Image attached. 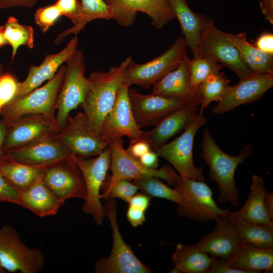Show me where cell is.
Wrapping results in <instances>:
<instances>
[{
	"instance_id": "obj_1",
	"label": "cell",
	"mask_w": 273,
	"mask_h": 273,
	"mask_svg": "<svg viewBox=\"0 0 273 273\" xmlns=\"http://www.w3.org/2000/svg\"><path fill=\"white\" fill-rule=\"evenodd\" d=\"M201 146V157L210 169L209 179L218 185L220 202H230L237 207L240 193L235 180V171L239 164L252 155V145H244L238 155H230L220 149L210 130L205 128L203 131Z\"/></svg>"
},
{
	"instance_id": "obj_2",
	"label": "cell",
	"mask_w": 273,
	"mask_h": 273,
	"mask_svg": "<svg viewBox=\"0 0 273 273\" xmlns=\"http://www.w3.org/2000/svg\"><path fill=\"white\" fill-rule=\"evenodd\" d=\"M131 60L128 56L119 66H111L107 72L95 71L87 77L89 88L80 107L90 125L100 134L102 123L114 105Z\"/></svg>"
},
{
	"instance_id": "obj_3",
	"label": "cell",
	"mask_w": 273,
	"mask_h": 273,
	"mask_svg": "<svg viewBox=\"0 0 273 273\" xmlns=\"http://www.w3.org/2000/svg\"><path fill=\"white\" fill-rule=\"evenodd\" d=\"M66 65L60 67L43 86L13 99L1 109V120L7 125L28 115H42L55 120L57 95L62 84Z\"/></svg>"
},
{
	"instance_id": "obj_4",
	"label": "cell",
	"mask_w": 273,
	"mask_h": 273,
	"mask_svg": "<svg viewBox=\"0 0 273 273\" xmlns=\"http://www.w3.org/2000/svg\"><path fill=\"white\" fill-rule=\"evenodd\" d=\"M122 138L115 139L109 144L111 151V174H107L102 185L101 192L123 179L133 180L143 177H156L166 181L172 186L179 178L175 170L169 164L160 169H152L144 165L139 160L130 155L124 148Z\"/></svg>"
},
{
	"instance_id": "obj_5",
	"label": "cell",
	"mask_w": 273,
	"mask_h": 273,
	"mask_svg": "<svg viewBox=\"0 0 273 273\" xmlns=\"http://www.w3.org/2000/svg\"><path fill=\"white\" fill-rule=\"evenodd\" d=\"M105 216L109 220L112 230L113 245L107 257L98 259L94 265L96 273H150L152 270L133 253L120 232L115 199L108 198L103 205Z\"/></svg>"
},
{
	"instance_id": "obj_6",
	"label": "cell",
	"mask_w": 273,
	"mask_h": 273,
	"mask_svg": "<svg viewBox=\"0 0 273 273\" xmlns=\"http://www.w3.org/2000/svg\"><path fill=\"white\" fill-rule=\"evenodd\" d=\"M85 71L83 54L81 50H76L67 62L64 80L56 99L55 123L58 132L66 125L70 112L84 100L89 86Z\"/></svg>"
},
{
	"instance_id": "obj_7",
	"label": "cell",
	"mask_w": 273,
	"mask_h": 273,
	"mask_svg": "<svg viewBox=\"0 0 273 273\" xmlns=\"http://www.w3.org/2000/svg\"><path fill=\"white\" fill-rule=\"evenodd\" d=\"M186 48L184 37L179 36L165 52L148 62L138 64L131 60L123 83L128 87L134 84L144 88L153 86L178 67L187 56Z\"/></svg>"
},
{
	"instance_id": "obj_8",
	"label": "cell",
	"mask_w": 273,
	"mask_h": 273,
	"mask_svg": "<svg viewBox=\"0 0 273 273\" xmlns=\"http://www.w3.org/2000/svg\"><path fill=\"white\" fill-rule=\"evenodd\" d=\"M111 151L108 146L95 158L72 156L71 160L80 170L86 190L82 207L83 212L92 216L97 224L101 225L105 217L100 199L102 185L110 167Z\"/></svg>"
},
{
	"instance_id": "obj_9",
	"label": "cell",
	"mask_w": 273,
	"mask_h": 273,
	"mask_svg": "<svg viewBox=\"0 0 273 273\" xmlns=\"http://www.w3.org/2000/svg\"><path fill=\"white\" fill-rule=\"evenodd\" d=\"M183 196V204L177 205L179 215L204 222L214 220L218 216H226L230 208H219L213 198V192L203 181L179 178L173 185Z\"/></svg>"
},
{
	"instance_id": "obj_10",
	"label": "cell",
	"mask_w": 273,
	"mask_h": 273,
	"mask_svg": "<svg viewBox=\"0 0 273 273\" xmlns=\"http://www.w3.org/2000/svg\"><path fill=\"white\" fill-rule=\"evenodd\" d=\"M206 122L203 114L198 113L180 135L156 152L159 157L166 159L172 165L181 178L204 180L203 168L197 167L194 163L193 148L197 131Z\"/></svg>"
},
{
	"instance_id": "obj_11",
	"label": "cell",
	"mask_w": 273,
	"mask_h": 273,
	"mask_svg": "<svg viewBox=\"0 0 273 273\" xmlns=\"http://www.w3.org/2000/svg\"><path fill=\"white\" fill-rule=\"evenodd\" d=\"M0 263L11 272L38 273L44 265L41 250L24 244L15 228L10 225L0 228Z\"/></svg>"
},
{
	"instance_id": "obj_12",
	"label": "cell",
	"mask_w": 273,
	"mask_h": 273,
	"mask_svg": "<svg viewBox=\"0 0 273 273\" xmlns=\"http://www.w3.org/2000/svg\"><path fill=\"white\" fill-rule=\"evenodd\" d=\"M198 54L229 68L241 79L254 73L243 61L237 49L218 29L212 19L207 18L201 34Z\"/></svg>"
},
{
	"instance_id": "obj_13",
	"label": "cell",
	"mask_w": 273,
	"mask_h": 273,
	"mask_svg": "<svg viewBox=\"0 0 273 273\" xmlns=\"http://www.w3.org/2000/svg\"><path fill=\"white\" fill-rule=\"evenodd\" d=\"M54 135L72 156H97L109 146L90 125L83 112L69 117L65 126Z\"/></svg>"
},
{
	"instance_id": "obj_14",
	"label": "cell",
	"mask_w": 273,
	"mask_h": 273,
	"mask_svg": "<svg viewBox=\"0 0 273 273\" xmlns=\"http://www.w3.org/2000/svg\"><path fill=\"white\" fill-rule=\"evenodd\" d=\"M123 83L120 86L114 105L105 117L100 134L108 145L113 140L126 136L130 142L142 139L144 131L137 125L130 103L128 89Z\"/></svg>"
},
{
	"instance_id": "obj_15",
	"label": "cell",
	"mask_w": 273,
	"mask_h": 273,
	"mask_svg": "<svg viewBox=\"0 0 273 273\" xmlns=\"http://www.w3.org/2000/svg\"><path fill=\"white\" fill-rule=\"evenodd\" d=\"M104 1L112 9L113 19L122 27L131 26L135 20L138 12L149 16L152 24L158 29L175 18L168 0Z\"/></svg>"
},
{
	"instance_id": "obj_16",
	"label": "cell",
	"mask_w": 273,
	"mask_h": 273,
	"mask_svg": "<svg viewBox=\"0 0 273 273\" xmlns=\"http://www.w3.org/2000/svg\"><path fill=\"white\" fill-rule=\"evenodd\" d=\"M54 134L6 151L4 154L21 163L33 166L48 167L71 159L72 155Z\"/></svg>"
},
{
	"instance_id": "obj_17",
	"label": "cell",
	"mask_w": 273,
	"mask_h": 273,
	"mask_svg": "<svg viewBox=\"0 0 273 273\" xmlns=\"http://www.w3.org/2000/svg\"><path fill=\"white\" fill-rule=\"evenodd\" d=\"M42 179L64 202L71 198L84 200L86 198V190L82 174L71 159L47 167Z\"/></svg>"
},
{
	"instance_id": "obj_18",
	"label": "cell",
	"mask_w": 273,
	"mask_h": 273,
	"mask_svg": "<svg viewBox=\"0 0 273 273\" xmlns=\"http://www.w3.org/2000/svg\"><path fill=\"white\" fill-rule=\"evenodd\" d=\"M228 85L223 97L213 108L215 114L222 115L237 107L260 99L273 86V75L254 74Z\"/></svg>"
},
{
	"instance_id": "obj_19",
	"label": "cell",
	"mask_w": 273,
	"mask_h": 273,
	"mask_svg": "<svg viewBox=\"0 0 273 273\" xmlns=\"http://www.w3.org/2000/svg\"><path fill=\"white\" fill-rule=\"evenodd\" d=\"M131 110L138 126L143 128L155 125L165 117L183 107L186 103L173 98L150 94L143 95L129 88Z\"/></svg>"
},
{
	"instance_id": "obj_20",
	"label": "cell",
	"mask_w": 273,
	"mask_h": 273,
	"mask_svg": "<svg viewBox=\"0 0 273 273\" xmlns=\"http://www.w3.org/2000/svg\"><path fill=\"white\" fill-rule=\"evenodd\" d=\"M201 97L191 100L156 124L153 128L144 131L142 139L155 152L171 138L184 131L198 115Z\"/></svg>"
},
{
	"instance_id": "obj_21",
	"label": "cell",
	"mask_w": 273,
	"mask_h": 273,
	"mask_svg": "<svg viewBox=\"0 0 273 273\" xmlns=\"http://www.w3.org/2000/svg\"><path fill=\"white\" fill-rule=\"evenodd\" d=\"M58 132L55 120L42 115L24 116L7 125L4 152Z\"/></svg>"
},
{
	"instance_id": "obj_22",
	"label": "cell",
	"mask_w": 273,
	"mask_h": 273,
	"mask_svg": "<svg viewBox=\"0 0 273 273\" xmlns=\"http://www.w3.org/2000/svg\"><path fill=\"white\" fill-rule=\"evenodd\" d=\"M77 45L78 37L75 35L60 52L46 55L43 62L37 66L31 65L26 79L19 82L14 98L28 94L46 80L52 79L63 63H67L71 58L77 50Z\"/></svg>"
},
{
	"instance_id": "obj_23",
	"label": "cell",
	"mask_w": 273,
	"mask_h": 273,
	"mask_svg": "<svg viewBox=\"0 0 273 273\" xmlns=\"http://www.w3.org/2000/svg\"><path fill=\"white\" fill-rule=\"evenodd\" d=\"M216 226L195 244L201 251L216 258H229L241 243L232 221L226 216H218Z\"/></svg>"
},
{
	"instance_id": "obj_24",
	"label": "cell",
	"mask_w": 273,
	"mask_h": 273,
	"mask_svg": "<svg viewBox=\"0 0 273 273\" xmlns=\"http://www.w3.org/2000/svg\"><path fill=\"white\" fill-rule=\"evenodd\" d=\"M190 63L191 59L187 55L176 68L153 86L151 94L186 103L201 97L198 87L194 89L191 86Z\"/></svg>"
},
{
	"instance_id": "obj_25",
	"label": "cell",
	"mask_w": 273,
	"mask_h": 273,
	"mask_svg": "<svg viewBox=\"0 0 273 273\" xmlns=\"http://www.w3.org/2000/svg\"><path fill=\"white\" fill-rule=\"evenodd\" d=\"M64 204L44 183L42 176L19 192L18 205L41 218L56 215Z\"/></svg>"
},
{
	"instance_id": "obj_26",
	"label": "cell",
	"mask_w": 273,
	"mask_h": 273,
	"mask_svg": "<svg viewBox=\"0 0 273 273\" xmlns=\"http://www.w3.org/2000/svg\"><path fill=\"white\" fill-rule=\"evenodd\" d=\"M224 259L231 267L247 273L273 272V249L259 248L240 243L233 253Z\"/></svg>"
},
{
	"instance_id": "obj_27",
	"label": "cell",
	"mask_w": 273,
	"mask_h": 273,
	"mask_svg": "<svg viewBox=\"0 0 273 273\" xmlns=\"http://www.w3.org/2000/svg\"><path fill=\"white\" fill-rule=\"evenodd\" d=\"M250 193L243 206L233 211L230 208L226 216L231 219H239L249 222L265 224L272 220L267 213L264 204L265 181L260 176L254 174L250 186Z\"/></svg>"
},
{
	"instance_id": "obj_28",
	"label": "cell",
	"mask_w": 273,
	"mask_h": 273,
	"mask_svg": "<svg viewBox=\"0 0 273 273\" xmlns=\"http://www.w3.org/2000/svg\"><path fill=\"white\" fill-rule=\"evenodd\" d=\"M170 8L178 20L187 48L193 55L198 54L201 34L207 17L193 12L186 0H168Z\"/></svg>"
},
{
	"instance_id": "obj_29",
	"label": "cell",
	"mask_w": 273,
	"mask_h": 273,
	"mask_svg": "<svg viewBox=\"0 0 273 273\" xmlns=\"http://www.w3.org/2000/svg\"><path fill=\"white\" fill-rule=\"evenodd\" d=\"M223 34L254 74L273 75V54L264 53L250 43L245 32L234 34L223 32Z\"/></svg>"
},
{
	"instance_id": "obj_30",
	"label": "cell",
	"mask_w": 273,
	"mask_h": 273,
	"mask_svg": "<svg viewBox=\"0 0 273 273\" xmlns=\"http://www.w3.org/2000/svg\"><path fill=\"white\" fill-rule=\"evenodd\" d=\"M216 259L199 250L195 244H178L171 260L174 267L172 273H207Z\"/></svg>"
},
{
	"instance_id": "obj_31",
	"label": "cell",
	"mask_w": 273,
	"mask_h": 273,
	"mask_svg": "<svg viewBox=\"0 0 273 273\" xmlns=\"http://www.w3.org/2000/svg\"><path fill=\"white\" fill-rule=\"evenodd\" d=\"M47 167L27 165L5 154L0 158V174L19 192L42 176Z\"/></svg>"
},
{
	"instance_id": "obj_32",
	"label": "cell",
	"mask_w": 273,
	"mask_h": 273,
	"mask_svg": "<svg viewBox=\"0 0 273 273\" xmlns=\"http://www.w3.org/2000/svg\"><path fill=\"white\" fill-rule=\"evenodd\" d=\"M80 2V13L73 26L59 34L54 41L55 44H60L70 34L77 35L91 21L113 19L112 9L104 0H81Z\"/></svg>"
},
{
	"instance_id": "obj_33",
	"label": "cell",
	"mask_w": 273,
	"mask_h": 273,
	"mask_svg": "<svg viewBox=\"0 0 273 273\" xmlns=\"http://www.w3.org/2000/svg\"><path fill=\"white\" fill-rule=\"evenodd\" d=\"M234 224L241 243L262 249H273V222L261 224L241 219H230Z\"/></svg>"
},
{
	"instance_id": "obj_34",
	"label": "cell",
	"mask_w": 273,
	"mask_h": 273,
	"mask_svg": "<svg viewBox=\"0 0 273 273\" xmlns=\"http://www.w3.org/2000/svg\"><path fill=\"white\" fill-rule=\"evenodd\" d=\"M4 34L12 49V59L21 46L30 49L34 46V30L32 26L20 24L14 16H10L5 23Z\"/></svg>"
},
{
	"instance_id": "obj_35",
	"label": "cell",
	"mask_w": 273,
	"mask_h": 273,
	"mask_svg": "<svg viewBox=\"0 0 273 273\" xmlns=\"http://www.w3.org/2000/svg\"><path fill=\"white\" fill-rule=\"evenodd\" d=\"M230 80L220 71L209 76L198 86L201 103L199 114H203L205 109L213 101L218 102L223 96Z\"/></svg>"
},
{
	"instance_id": "obj_36",
	"label": "cell",
	"mask_w": 273,
	"mask_h": 273,
	"mask_svg": "<svg viewBox=\"0 0 273 273\" xmlns=\"http://www.w3.org/2000/svg\"><path fill=\"white\" fill-rule=\"evenodd\" d=\"M132 183L144 193L150 196L161 198L178 205L184 204L185 200L182 195L175 189H172L156 177H143L132 180Z\"/></svg>"
},
{
	"instance_id": "obj_37",
	"label": "cell",
	"mask_w": 273,
	"mask_h": 273,
	"mask_svg": "<svg viewBox=\"0 0 273 273\" xmlns=\"http://www.w3.org/2000/svg\"><path fill=\"white\" fill-rule=\"evenodd\" d=\"M221 65L215 60L198 54L191 60V86L197 89L199 84L211 74L220 71Z\"/></svg>"
},
{
	"instance_id": "obj_38",
	"label": "cell",
	"mask_w": 273,
	"mask_h": 273,
	"mask_svg": "<svg viewBox=\"0 0 273 273\" xmlns=\"http://www.w3.org/2000/svg\"><path fill=\"white\" fill-rule=\"evenodd\" d=\"M138 188L128 180H119L109 189L102 191L101 199L119 198L128 203L130 199L138 193Z\"/></svg>"
},
{
	"instance_id": "obj_39",
	"label": "cell",
	"mask_w": 273,
	"mask_h": 273,
	"mask_svg": "<svg viewBox=\"0 0 273 273\" xmlns=\"http://www.w3.org/2000/svg\"><path fill=\"white\" fill-rule=\"evenodd\" d=\"M61 16L59 10L54 4L38 9L34 13V18L41 31L44 33L55 24Z\"/></svg>"
},
{
	"instance_id": "obj_40",
	"label": "cell",
	"mask_w": 273,
	"mask_h": 273,
	"mask_svg": "<svg viewBox=\"0 0 273 273\" xmlns=\"http://www.w3.org/2000/svg\"><path fill=\"white\" fill-rule=\"evenodd\" d=\"M19 82L11 73H2L0 76V112L6 104L15 98Z\"/></svg>"
},
{
	"instance_id": "obj_41",
	"label": "cell",
	"mask_w": 273,
	"mask_h": 273,
	"mask_svg": "<svg viewBox=\"0 0 273 273\" xmlns=\"http://www.w3.org/2000/svg\"><path fill=\"white\" fill-rule=\"evenodd\" d=\"M61 15L69 19L73 23L77 19L80 10V2L78 0H57L54 4Z\"/></svg>"
},
{
	"instance_id": "obj_42",
	"label": "cell",
	"mask_w": 273,
	"mask_h": 273,
	"mask_svg": "<svg viewBox=\"0 0 273 273\" xmlns=\"http://www.w3.org/2000/svg\"><path fill=\"white\" fill-rule=\"evenodd\" d=\"M19 191L0 174V202L18 205Z\"/></svg>"
},
{
	"instance_id": "obj_43",
	"label": "cell",
	"mask_w": 273,
	"mask_h": 273,
	"mask_svg": "<svg viewBox=\"0 0 273 273\" xmlns=\"http://www.w3.org/2000/svg\"><path fill=\"white\" fill-rule=\"evenodd\" d=\"M126 150L132 156L139 159L144 154L151 150V148L147 142L141 139L130 142Z\"/></svg>"
},
{
	"instance_id": "obj_44",
	"label": "cell",
	"mask_w": 273,
	"mask_h": 273,
	"mask_svg": "<svg viewBox=\"0 0 273 273\" xmlns=\"http://www.w3.org/2000/svg\"><path fill=\"white\" fill-rule=\"evenodd\" d=\"M207 273H247L246 271L234 268L229 266L222 258H216Z\"/></svg>"
},
{
	"instance_id": "obj_45",
	"label": "cell",
	"mask_w": 273,
	"mask_h": 273,
	"mask_svg": "<svg viewBox=\"0 0 273 273\" xmlns=\"http://www.w3.org/2000/svg\"><path fill=\"white\" fill-rule=\"evenodd\" d=\"M262 52L273 54V34L271 33H264L257 38L255 45Z\"/></svg>"
},
{
	"instance_id": "obj_46",
	"label": "cell",
	"mask_w": 273,
	"mask_h": 273,
	"mask_svg": "<svg viewBox=\"0 0 273 273\" xmlns=\"http://www.w3.org/2000/svg\"><path fill=\"white\" fill-rule=\"evenodd\" d=\"M126 216L131 225L135 228L142 225L146 220L145 211L129 206Z\"/></svg>"
},
{
	"instance_id": "obj_47",
	"label": "cell",
	"mask_w": 273,
	"mask_h": 273,
	"mask_svg": "<svg viewBox=\"0 0 273 273\" xmlns=\"http://www.w3.org/2000/svg\"><path fill=\"white\" fill-rule=\"evenodd\" d=\"M150 197L145 194L136 193L128 201L129 206L146 211L150 205Z\"/></svg>"
},
{
	"instance_id": "obj_48",
	"label": "cell",
	"mask_w": 273,
	"mask_h": 273,
	"mask_svg": "<svg viewBox=\"0 0 273 273\" xmlns=\"http://www.w3.org/2000/svg\"><path fill=\"white\" fill-rule=\"evenodd\" d=\"M38 0H0V10L14 7L30 8L35 6Z\"/></svg>"
},
{
	"instance_id": "obj_49",
	"label": "cell",
	"mask_w": 273,
	"mask_h": 273,
	"mask_svg": "<svg viewBox=\"0 0 273 273\" xmlns=\"http://www.w3.org/2000/svg\"><path fill=\"white\" fill-rule=\"evenodd\" d=\"M158 158L157 153L151 150L142 156L139 160L141 163L148 168L157 169L159 166Z\"/></svg>"
},
{
	"instance_id": "obj_50",
	"label": "cell",
	"mask_w": 273,
	"mask_h": 273,
	"mask_svg": "<svg viewBox=\"0 0 273 273\" xmlns=\"http://www.w3.org/2000/svg\"><path fill=\"white\" fill-rule=\"evenodd\" d=\"M259 8L265 19L273 24V0H258Z\"/></svg>"
},
{
	"instance_id": "obj_51",
	"label": "cell",
	"mask_w": 273,
	"mask_h": 273,
	"mask_svg": "<svg viewBox=\"0 0 273 273\" xmlns=\"http://www.w3.org/2000/svg\"><path fill=\"white\" fill-rule=\"evenodd\" d=\"M264 204L265 210L272 220L273 218V193L272 192L265 191Z\"/></svg>"
},
{
	"instance_id": "obj_52",
	"label": "cell",
	"mask_w": 273,
	"mask_h": 273,
	"mask_svg": "<svg viewBox=\"0 0 273 273\" xmlns=\"http://www.w3.org/2000/svg\"><path fill=\"white\" fill-rule=\"evenodd\" d=\"M7 125L3 120L0 121V158L4 155V152L3 150V143L6 132Z\"/></svg>"
},
{
	"instance_id": "obj_53",
	"label": "cell",
	"mask_w": 273,
	"mask_h": 273,
	"mask_svg": "<svg viewBox=\"0 0 273 273\" xmlns=\"http://www.w3.org/2000/svg\"><path fill=\"white\" fill-rule=\"evenodd\" d=\"M4 26H0V49L6 45L9 44L7 40L6 39L4 34Z\"/></svg>"
},
{
	"instance_id": "obj_54",
	"label": "cell",
	"mask_w": 273,
	"mask_h": 273,
	"mask_svg": "<svg viewBox=\"0 0 273 273\" xmlns=\"http://www.w3.org/2000/svg\"><path fill=\"white\" fill-rule=\"evenodd\" d=\"M7 270L3 267L0 263V273H5Z\"/></svg>"
},
{
	"instance_id": "obj_55",
	"label": "cell",
	"mask_w": 273,
	"mask_h": 273,
	"mask_svg": "<svg viewBox=\"0 0 273 273\" xmlns=\"http://www.w3.org/2000/svg\"><path fill=\"white\" fill-rule=\"evenodd\" d=\"M4 70V66L2 63H0V76L3 73Z\"/></svg>"
}]
</instances>
